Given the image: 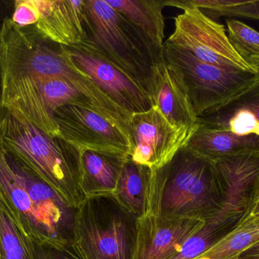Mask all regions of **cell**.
Segmentation results:
<instances>
[{
	"label": "cell",
	"mask_w": 259,
	"mask_h": 259,
	"mask_svg": "<svg viewBox=\"0 0 259 259\" xmlns=\"http://www.w3.org/2000/svg\"><path fill=\"white\" fill-rule=\"evenodd\" d=\"M0 194L33 243L55 248L74 245L78 208L1 144Z\"/></svg>",
	"instance_id": "6da1fadb"
},
{
	"label": "cell",
	"mask_w": 259,
	"mask_h": 259,
	"mask_svg": "<svg viewBox=\"0 0 259 259\" xmlns=\"http://www.w3.org/2000/svg\"><path fill=\"white\" fill-rule=\"evenodd\" d=\"M224 198L215 162L187 147L162 167L152 169L149 214L207 222L219 212Z\"/></svg>",
	"instance_id": "7a4b0ae2"
},
{
	"label": "cell",
	"mask_w": 259,
	"mask_h": 259,
	"mask_svg": "<svg viewBox=\"0 0 259 259\" xmlns=\"http://www.w3.org/2000/svg\"><path fill=\"white\" fill-rule=\"evenodd\" d=\"M0 144L73 206L79 208L87 199L80 187V151L68 141L50 136L18 113L2 107Z\"/></svg>",
	"instance_id": "3957f363"
},
{
	"label": "cell",
	"mask_w": 259,
	"mask_h": 259,
	"mask_svg": "<svg viewBox=\"0 0 259 259\" xmlns=\"http://www.w3.org/2000/svg\"><path fill=\"white\" fill-rule=\"evenodd\" d=\"M2 80L24 77L65 78L96 95L106 94L77 68L63 45L42 34L36 26L21 27L12 18L0 29Z\"/></svg>",
	"instance_id": "277c9868"
},
{
	"label": "cell",
	"mask_w": 259,
	"mask_h": 259,
	"mask_svg": "<svg viewBox=\"0 0 259 259\" xmlns=\"http://www.w3.org/2000/svg\"><path fill=\"white\" fill-rule=\"evenodd\" d=\"M85 9L86 39L83 41L148 92L155 56L146 40L106 0H85Z\"/></svg>",
	"instance_id": "5b68a950"
},
{
	"label": "cell",
	"mask_w": 259,
	"mask_h": 259,
	"mask_svg": "<svg viewBox=\"0 0 259 259\" xmlns=\"http://www.w3.org/2000/svg\"><path fill=\"white\" fill-rule=\"evenodd\" d=\"M138 220L113 195L87 198L77 211L74 245L84 259H134Z\"/></svg>",
	"instance_id": "8992f818"
},
{
	"label": "cell",
	"mask_w": 259,
	"mask_h": 259,
	"mask_svg": "<svg viewBox=\"0 0 259 259\" xmlns=\"http://www.w3.org/2000/svg\"><path fill=\"white\" fill-rule=\"evenodd\" d=\"M164 59L184 85L198 118L217 110L258 79V74L202 62L165 42Z\"/></svg>",
	"instance_id": "52a82bcc"
},
{
	"label": "cell",
	"mask_w": 259,
	"mask_h": 259,
	"mask_svg": "<svg viewBox=\"0 0 259 259\" xmlns=\"http://www.w3.org/2000/svg\"><path fill=\"white\" fill-rule=\"evenodd\" d=\"M166 6L179 8L184 12L175 18V31L164 42L187 50L202 62L258 74L234 50L225 26L187 0H166Z\"/></svg>",
	"instance_id": "ba28073f"
},
{
	"label": "cell",
	"mask_w": 259,
	"mask_h": 259,
	"mask_svg": "<svg viewBox=\"0 0 259 259\" xmlns=\"http://www.w3.org/2000/svg\"><path fill=\"white\" fill-rule=\"evenodd\" d=\"M54 119L59 137L79 150L88 149L131 158L133 143L128 129L103 114L66 105L55 111Z\"/></svg>",
	"instance_id": "9c48e42d"
},
{
	"label": "cell",
	"mask_w": 259,
	"mask_h": 259,
	"mask_svg": "<svg viewBox=\"0 0 259 259\" xmlns=\"http://www.w3.org/2000/svg\"><path fill=\"white\" fill-rule=\"evenodd\" d=\"M128 125L133 143L131 161L152 169L168 163L198 129L174 126L154 106L133 114Z\"/></svg>",
	"instance_id": "30bf717a"
},
{
	"label": "cell",
	"mask_w": 259,
	"mask_h": 259,
	"mask_svg": "<svg viewBox=\"0 0 259 259\" xmlns=\"http://www.w3.org/2000/svg\"><path fill=\"white\" fill-rule=\"evenodd\" d=\"M64 47L76 66L89 76L114 103L126 112L132 115L152 107L145 88L86 41Z\"/></svg>",
	"instance_id": "8fae6325"
},
{
	"label": "cell",
	"mask_w": 259,
	"mask_h": 259,
	"mask_svg": "<svg viewBox=\"0 0 259 259\" xmlns=\"http://www.w3.org/2000/svg\"><path fill=\"white\" fill-rule=\"evenodd\" d=\"M225 189L223 205L208 223L234 229L246 216L259 182V155L248 154L215 162Z\"/></svg>",
	"instance_id": "7c38bea8"
},
{
	"label": "cell",
	"mask_w": 259,
	"mask_h": 259,
	"mask_svg": "<svg viewBox=\"0 0 259 259\" xmlns=\"http://www.w3.org/2000/svg\"><path fill=\"white\" fill-rule=\"evenodd\" d=\"M205 224L197 219H169L148 214L138 220L134 259H172Z\"/></svg>",
	"instance_id": "4fadbf2b"
},
{
	"label": "cell",
	"mask_w": 259,
	"mask_h": 259,
	"mask_svg": "<svg viewBox=\"0 0 259 259\" xmlns=\"http://www.w3.org/2000/svg\"><path fill=\"white\" fill-rule=\"evenodd\" d=\"M148 94L152 106L157 108L174 126L199 128V118L184 85L164 59L154 63L151 68Z\"/></svg>",
	"instance_id": "5bb4252c"
},
{
	"label": "cell",
	"mask_w": 259,
	"mask_h": 259,
	"mask_svg": "<svg viewBox=\"0 0 259 259\" xmlns=\"http://www.w3.org/2000/svg\"><path fill=\"white\" fill-rule=\"evenodd\" d=\"M39 12L35 26L47 38L65 47L86 39L85 0H34Z\"/></svg>",
	"instance_id": "9a60e30c"
},
{
	"label": "cell",
	"mask_w": 259,
	"mask_h": 259,
	"mask_svg": "<svg viewBox=\"0 0 259 259\" xmlns=\"http://www.w3.org/2000/svg\"><path fill=\"white\" fill-rule=\"evenodd\" d=\"M199 125L242 135H259V79L214 112L199 118Z\"/></svg>",
	"instance_id": "2e32d148"
},
{
	"label": "cell",
	"mask_w": 259,
	"mask_h": 259,
	"mask_svg": "<svg viewBox=\"0 0 259 259\" xmlns=\"http://www.w3.org/2000/svg\"><path fill=\"white\" fill-rule=\"evenodd\" d=\"M125 17L152 49L155 63L164 60V18L166 0H106Z\"/></svg>",
	"instance_id": "e0dca14e"
},
{
	"label": "cell",
	"mask_w": 259,
	"mask_h": 259,
	"mask_svg": "<svg viewBox=\"0 0 259 259\" xmlns=\"http://www.w3.org/2000/svg\"><path fill=\"white\" fill-rule=\"evenodd\" d=\"M129 157L80 150V187L86 198L113 195Z\"/></svg>",
	"instance_id": "ac0fdd59"
},
{
	"label": "cell",
	"mask_w": 259,
	"mask_h": 259,
	"mask_svg": "<svg viewBox=\"0 0 259 259\" xmlns=\"http://www.w3.org/2000/svg\"><path fill=\"white\" fill-rule=\"evenodd\" d=\"M186 147L217 162L239 155H259V135H238L230 131L210 129L199 125Z\"/></svg>",
	"instance_id": "d6986e66"
},
{
	"label": "cell",
	"mask_w": 259,
	"mask_h": 259,
	"mask_svg": "<svg viewBox=\"0 0 259 259\" xmlns=\"http://www.w3.org/2000/svg\"><path fill=\"white\" fill-rule=\"evenodd\" d=\"M152 169L127 160L113 196L138 219L149 213V193Z\"/></svg>",
	"instance_id": "ffe728a7"
},
{
	"label": "cell",
	"mask_w": 259,
	"mask_h": 259,
	"mask_svg": "<svg viewBox=\"0 0 259 259\" xmlns=\"http://www.w3.org/2000/svg\"><path fill=\"white\" fill-rule=\"evenodd\" d=\"M258 242L259 218L246 215L226 237L200 257L211 259H238L242 253Z\"/></svg>",
	"instance_id": "44dd1931"
},
{
	"label": "cell",
	"mask_w": 259,
	"mask_h": 259,
	"mask_svg": "<svg viewBox=\"0 0 259 259\" xmlns=\"http://www.w3.org/2000/svg\"><path fill=\"white\" fill-rule=\"evenodd\" d=\"M0 259H33L32 241L14 218L1 194Z\"/></svg>",
	"instance_id": "7402d4cb"
},
{
	"label": "cell",
	"mask_w": 259,
	"mask_h": 259,
	"mask_svg": "<svg viewBox=\"0 0 259 259\" xmlns=\"http://www.w3.org/2000/svg\"><path fill=\"white\" fill-rule=\"evenodd\" d=\"M227 33L239 56L257 71L259 69V32L236 19L227 20Z\"/></svg>",
	"instance_id": "603a6c76"
},
{
	"label": "cell",
	"mask_w": 259,
	"mask_h": 259,
	"mask_svg": "<svg viewBox=\"0 0 259 259\" xmlns=\"http://www.w3.org/2000/svg\"><path fill=\"white\" fill-rule=\"evenodd\" d=\"M231 232L228 228L205 222L200 231L184 243L181 250L172 259H196L203 255Z\"/></svg>",
	"instance_id": "cb8c5ba5"
},
{
	"label": "cell",
	"mask_w": 259,
	"mask_h": 259,
	"mask_svg": "<svg viewBox=\"0 0 259 259\" xmlns=\"http://www.w3.org/2000/svg\"><path fill=\"white\" fill-rule=\"evenodd\" d=\"M39 12L34 0H15L12 20L18 27L34 25L39 21Z\"/></svg>",
	"instance_id": "d4e9b609"
},
{
	"label": "cell",
	"mask_w": 259,
	"mask_h": 259,
	"mask_svg": "<svg viewBox=\"0 0 259 259\" xmlns=\"http://www.w3.org/2000/svg\"><path fill=\"white\" fill-rule=\"evenodd\" d=\"M33 259H84L75 245L63 248L39 246L32 242Z\"/></svg>",
	"instance_id": "484cf974"
},
{
	"label": "cell",
	"mask_w": 259,
	"mask_h": 259,
	"mask_svg": "<svg viewBox=\"0 0 259 259\" xmlns=\"http://www.w3.org/2000/svg\"><path fill=\"white\" fill-rule=\"evenodd\" d=\"M222 16L239 17L259 21V0H239L235 6L220 11L217 18Z\"/></svg>",
	"instance_id": "4316f807"
},
{
	"label": "cell",
	"mask_w": 259,
	"mask_h": 259,
	"mask_svg": "<svg viewBox=\"0 0 259 259\" xmlns=\"http://www.w3.org/2000/svg\"><path fill=\"white\" fill-rule=\"evenodd\" d=\"M14 6H15V1H0V29L5 20L8 18H12V15L14 12Z\"/></svg>",
	"instance_id": "83f0119b"
},
{
	"label": "cell",
	"mask_w": 259,
	"mask_h": 259,
	"mask_svg": "<svg viewBox=\"0 0 259 259\" xmlns=\"http://www.w3.org/2000/svg\"><path fill=\"white\" fill-rule=\"evenodd\" d=\"M246 215L253 216L259 218V182L255 189L252 202L246 213Z\"/></svg>",
	"instance_id": "f1b7e54d"
},
{
	"label": "cell",
	"mask_w": 259,
	"mask_h": 259,
	"mask_svg": "<svg viewBox=\"0 0 259 259\" xmlns=\"http://www.w3.org/2000/svg\"><path fill=\"white\" fill-rule=\"evenodd\" d=\"M238 259H259V242L245 251L240 255Z\"/></svg>",
	"instance_id": "f546056e"
},
{
	"label": "cell",
	"mask_w": 259,
	"mask_h": 259,
	"mask_svg": "<svg viewBox=\"0 0 259 259\" xmlns=\"http://www.w3.org/2000/svg\"><path fill=\"white\" fill-rule=\"evenodd\" d=\"M2 95H3V80H2L1 67H0V111L2 108Z\"/></svg>",
	"instance_id": "4dcf8cb0"
},
{
	"label": "cell",
	"mask_w": 259,
	"mask_h": 259,
	"mask_svg": "<svg viewBox=\"0 0 259 259\" xmlns=\"http://www.w3.org/2000/svg\"><path fill=\"white\" fill-rule=\"evenodd\" d=\"M196 259H211V258H204V257H199V258H197Z\"/></svg>",
	"instance_id": "1f68e13d"
},
{
	"label": "cell",
	"mask_w": 259,
	"mask_h": 259,
	"mask_svg": "<svg viewBox=\"0 0 259 259\" xmlns=\"http://www.w3.org/2000/svg\"><path fill=\"white\" fill-rule=\"evenodd\" d=\"M258 79H259V69H258Z\"/></svg>",
	"instance_id": "d6a6232c"
}]
</instances>
